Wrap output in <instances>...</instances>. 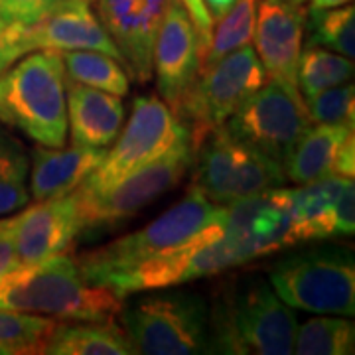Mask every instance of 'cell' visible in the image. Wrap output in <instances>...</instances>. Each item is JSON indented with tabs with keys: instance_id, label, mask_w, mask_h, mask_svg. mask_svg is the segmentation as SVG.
<instances>
[{
	"instance_id": "obj_1",
	"label": "cell",
	"mask_w": 355,
	"mask_h": 355,
	"mask_svg": "<svg viewBox=\"0 0 355 355\" xmlns=\"http://www.w3.org/2000/svg\"><path fill=\"white\" fill-rule=\"evenodd\" d=\"M298 320L263 277L231 280L209 306L207 354L291 355Z\"/></svg>"
},
{
	"instance_id": "obj_2",
	"label": "cell",
	"mask_w": 355,
	"mask_h": 355,
	"mask_svg": "<svg viewBox=\"0 0 355 355\" xmlns=\"http://www.w3.org/2000/svg\"><path fill=\"white\" fill-rule=\"evenodd\" d=\"M125 298L91 284L73 257L55 254L34 265H18L0 280V310L36 314L62 322L111 320Z\"/></svg>"
},
{
	"instance_id": "obj_3",
	"label": "cell",
	"mask_w": 355,
	"mask_h": 355,
	"mask_svg": "<svg viewBox=\"0 0 355 355\" xmlns=\"http://www.w3.org/2000/svg\"><path fill=\"white\" fill-rule=\"evenodd\" d=\"M65 77L60 51L26 53L0 76V123L42 146H65Z\"/></svg>"
},
{
	"instance_id": "obj_4",
	"label": "cell",
	"mask_w": 355,
	"mask_h": 355,
	"mask_svg": "<svg viewBox=\"0 0 355 355\" xmlns=\"http://www.w3.org/2000/svg\"><path fill=\"white\" fill-rule=\"evenodd\" d=\"M221 211L223 205H217L191 188L180 202L144 227L77 257L79 270L91 284L105 286L114 275L188 243L196 233L219 219Z\"/></svg>"
},
{
	"instance_id": "obj_5",
	"label": "cell",
	"mask_w": 355,
	"mask_h": 355,
	"mask_svg": "<svg viewBox=\"0 0 355 355\" xmlns=\"http://www.w3.org/2000/svg\"><path fill=\"white\" fill-rule=\"evenodd\" d=\"M142 292L123 302L119 320L128 340L144 355L207 354L209 304L200 292Z\"/></svg>"
},
{
	"instance_id": "obj_6",
	"label": "cell",
	"mask_w": 355,
	"mask_h": 355,
	"mask_svg": "<svg viewBox=\"0 0 355 355\" xmlns=\"http://www.w3.org/2000/svg\"><path fill=\"white\" fill-rule=\"evenodd\" d=\"M279 298L308 314L354 316L355 263L343 247H316L280 259L268 272Z\"/></svg>"
},
{
	"instance_id": "obj_7",
	"label": "cell",
	"mask_w": 355,
	"mask_h": 355,
	"mask_svg": "<svg viewBox=\"0 0 355 355\" xmlns=\"http://www.w3.org/2000/svg\"><path fill=\"white\" fill-rule=\"evenodd\" d=\"M266 73L249 44L202 65L191 87L174 113L190 132L196 148L211 130L223 127L227 119L265 83Z\"/></svg>"
},
{
	"instance_id": "obj_8",
	"label": "cell",
	"mask_w": 355,
	"mask_h": 355,
	"mask_svg": "<svg viewBox=\"0 0 355 355\" xmlns=\"http://www.w3.org/2000/svg\"><path fill=\"white\" fill-rule=\"evenodd\" d=\"M191 162V140H184L170 148L164 156L130 172L107 190H73L71 200L76 205L79 233L111 229L140 214L144 207L162 198L166 191L178 186L182 178L188 174Z\"/></svg>"
},
{
	"instance_id": "obj_9",
	"label": "cell",
	"mask_w": 355,
	"mask_h": 355,
	"mask_svg": "<svg viewBox=\"0 0 355 355\" xmlns=\"http://www.w3.org/2000/svg\"><path fill=\"white\" fill-rule=\"evenodd\" d=\"M191 188L217 205H229L286 184L284 166L235 140L225 127L193 148Z\"/></svg>"
},
{
	"instance_id": "obj_10",
	"label": "cell",
	"mask_w": 355,
	"mask_h": 355,
	"mask_svg": "<svg viewBox=\"0 0 355 355\" xmlns=\"http://www.w3.org/2000/svg\"><path fill=\"white\" fill-rule=\"evenodd\" d=\"M184 140H190L188 128L160 97H137L127 127L121 128L111 142V150L105 153L101 164L85 178L79 190H107Z\"/></svg>"
},
{
	"instance_id": "obj_11",
	"label": "cell",
	"mask_w": 355,
	"mask_h": 355,
	"mask_svg": "<svg viewBox=\"0 0 355 355\" xmlns=\"http://www.w3.org/2000/svg\"><path fill=\"white\" fill-rule=\"evenodd\" d=\"M223 127L235 140L286 166L312 121L298 87L266 79Z\"/></svg>"
},
{
	"instance_id": "obj_12",
	"label": "cell",
	"mask_w": 355,
	"mask_h": 355,
	"mask_svg": "<svg viewBox=\"0 0 355 355\" xmlns=\"http://www.w3.org/2000/svg\"><path fill=\"white\" fill-rule=\"evenodd\" d=\"M233 266H241L235 251L223 237V211L219 219L196 233L190 241L168 253L153 257L130 270L119 272L105 282L121 298L146 291L170 288L198 279L216 277Z\"/></svg>"
},
{
	"instance_id": "obj_13",
	"label": "cell",
	"mask_w": 355,
	"mask_h": 355,
	"mask_svg": "<svg viewBox=\"0 0 355 355\" xmlns=\"http://www.w3.org/2000/svg\"><path fill=\"white\" fill-rule=\"evenodd\" d=\"M223 237L241 266L296 245L291 190L280 186L223 205Z\"/></svg>"
},
{
	"instance_id": "obj_14",
	"label": "cell",
	"mask_w": 355,
	"mask_h": 355,
	"mask_svg": "<svg viewBox=\"0 0 355 355\" xmlns=\"http://www.w3.org/2000/svg\"><path fill=\"white\" fill-rule=\"evenodd\" d=\"M172 0H95L97 18L137 83L153 79V50Z\"/></svg>"
},
{
	"instance_id": "obj_15",
	"label": "cell",
	"mask_w": 355,
	"mask_h": 355,
	"mask_svg": "<svg viewBox=\"0 0 355 355\" xmlns=\"http://www.w3.org/2000/svg\"><path fill=\"white\" fill-rule=\"evenodd\" d=\"M202 67V46L190 14L172 0L153 50V76L160 99L174 111Z\"/></svg>"
},
{
	"instance_id": "obj_16",
	"label": "cell",
	"mask_w": 355,
	"mask_h": 355,
	"mask_svg": "<svg viewBox=\"0 0 355 355\" xmlns=\"http://www.w3.org/2000/svg\"><path fill=\"white\" fill-rule=\"evenodd\" d=\"M20 265H34L67 253L79 235L71 193L26 205L8 217Z\"/></svg>"
},
{
	"instance_id": "obj_17",
	"label": "cell",
	"mask_w": 355,
	"mask_h": 355,
	"mask_svg": "<svg viewBox=\"0 0 355 355\" xmlns=\"http://www.w3.org/2000/svg\"><path fill=\"white\" fill-rule=\"evenodd\" d=\"M306 32V10L291 0H261L254 22V51L268 79L296 85Z\"/></svg>"
},
{
	"instance_id": "obj_18",
	"label": "cell",
	"mask_w": 355,
	"mask_h": 355,
	"mask_svg": "<svg viewBox=\"0 0 355 355\" xmlns=\"http://www.w3.org/2000/svg\"><path fill=\"white\" fill-rule=\"evenodd\" d=\"M24 40L28 53L36 50H93L123 64L116 46L87 0H60L42 20L26 26Z\"/></svg>"
},
{
	"instance_id": "obj_19",
	"label": "cell",
	"mask_w": 355,
	"mask_h": 355,
	"mask_svg": "<svg viewBox=\"0 0 355 355\" xmlns=\"http://www.w3.org/2000/svg\"><path fill=\"white\" fill-rule=\"evenodd\" d=\"M286 180L302 186L326 176H355V128L312 123L284 166Z\"/></svg>"
},
{
	"instance_id": "obj_20",
	"label": "cell",
	"mask_w": 355,
	"mask_h": 355,
	"mask_svg": "<svg viewBox=\"0 0 355 355\" xmlns=\"http://www.w3.org/2000/svg\"><path fill=\"white\" fill-rule=\"evenodd\" d=\"M67 130L71 144L89 148H107L125 123V105L119 95L87 87L65 77Z\"/></svg>"
},
{
	"instance_id": "obj_21",
	"label": "cell",
	"mask_w": 355,
	"mask_h": 355,
	"mask_svg": "<svg viewBox=\"0 0 355 355\" xmlns=\"http://www.w3.org/2000/svg\"><path fill=\"white\" fill-rule=\"evenodd\" d=\"M105 153L107 148H89L76 144L69 148L36 144L30 153V198H34V202H44L71 193L101 164Z\"/></svg>"
},
{
	"instance_id": "obj_22",
	"label": "cell",
	"mask_w": 355,
	"mask_h": 355,
	"mask_svg": "<svg viewBox=\"0 0 355 355\" xmlns=\"http://www.w3.org/2000/svg\"><path fill=\"white\" fill-rule=\"evenodd\" d=\"M50 355H135L127 331L111 320H79L58 324L46 345Z\"/></svg>"
},
{
	"instance_id": "obj_23",
	"label": "cell",
	"mask_w": 355,
	"mask_h": 355,
	"mask_svg": "<svg viewBox=\"0 0 355 355\" xmlns=\"http://www.w3.org/2000/svg\"><path fill=\"white\" fill-rule=\"evenodd\" d=\"M354 178L326 176L291 190L296 243L334 237V207Z\"/></svg>"
},
{
	"instance_id": "obj_24",
	"label": "cell",
	"mask_w": 355,
	"mask_h": 355,
	"mask_svg": "<svg viewBox=\"0 0 355 355\" xmlns=\"http://www.w3.org/2000/svg\"><path fill=\"white\" fill-rule=\"evenodd\" d=\"M28 174L30 153L10 127L0 123V217L12 216L30 203Z\"/></svg>"
},
{
	"instance_id": "obj_25",
	"label": "cell",
	"mask_w": 355,
	"mask_h": 355,
	"mask_svg": "<svg viewBox=\"0 0 355 355\" xmlns=\"http://www.w3.org/2000/svg\"><path fill=\"white\" fill-rule=\"evenodd\" d=\"M65 76L87 87L101 89L119 97H125L130 89V77L123 64L114 58L93 50L60 51Z\"/></svg>"
},
{
	"instance_id": "obj_26",
	"label": "cell",
	"mask_w": 355,
	"mask_h": 355,
	"mask_svg": "<svg viewBox=\"0 0 355 355\" xmlns=\"http://www.w3.org/2000/svg\"><path fill=\"white\" fill-rule=\"evenodd\" d=\"M354 60H347L336 51L306 46L300 51L296 67V85L304 99H310L326 89L349 83L354 77Z\"/></svg>"
},
{
	"instance_id": "obj_27",
	"label": "cell",
	"mask_w": 355,
	"mask_h": 355,
	"mask_svg": "<svg viewBox=\"0 0 355 355\" xmlns=\"http://www.w3.org/2000/svg\"><path fill=\"white\" fill-rule=\"evenodd\" d=\"M355 347V326L347 318L318 314L296 328L294 354L298 355H349Z\"/></svg>"
},
{
	"instance_id": "obj_28",
	"label": "cell",
	"mask_w": 355,
	"mask_h": 355,
	"mask_svg": "<svg viewBox=\"0 0 355 355\" xmlns=\"http://www.w3.org/2000/svg\"><path fill=\"white\" fill-rule=\"evenodd\" d=\"M257 8L259 0H235L227 12L217 18V24L211 28L207 50L202 58V65L214 64L219 58L253 42Z\"/></svg>"
},
{
	"instance_id": "obj_29",
	"label": "cell",
	"mask_w": 355,
	"mask_h": 355,
	"mask_svg": "<svg viewBox=\"0 0 355 355\" xmlns=\"http://www.w3.org/2000/svg\"><path fill=\"white\" fill-rule=\"evenodd\" d=\"M55 320L36 314L0 310V355H42Z\"/></svg>"
},
{
	"instance_id": "obj_30",
	"label": "cell",
	"mask_w": 355,
	"mask_h": 355,
	"mask_svg": "<svg viewBox=\"0 0 355 355\" xmlns=\"http://www.w3.org/2000/svg\"><path fill=\"white\" fill-rule=\"evenodd\" d=\"M306 46H320L354 60L355 55V8L343 4L338 8L306 14Z\"/></svg>"
},
{
	"instance_id": "obj_31",
	"label": "cell",
	"mask_w": 355,
	"mask_h": 355,
	"mask_svg": "<svg viewBox=\"0 0 355 355\" xmlns=\"http://www.w3.org/2000/svg\"><path fill=\"white\" fill-rule=\"evenodd\" d=\"M354 83H343L338 87L326 89L310 99H304L306 109L312 123L340 125L355 128V95Z\"/></svg>"
},
{
	"instance_id": "obj_32",
	"label": "cell",
	"mask_w": 355,
	"mask_h": 355,
	"mask_svg": "<svg viewBox=\"0 0 355 355\" xmlns=\"http://www.w3.org/2000/svg\"><path fill=\"white\" fill-rule=\"evenodd\" d=\"M60 0H0V22L32 26L42 20Z\"/></svg>"
},
{
	"instance_id": "obj_33",
	"label": "cell",
	"mask_w": 355,
	"mask_h": 355,
	"mask_svg": "<svg viewBox=\"0 0 355 355\" xmlns=\"http://www.w3.org/2000/svg\"><path fill=\"white\" fill-rule=\"evenodd\" d=\"M24 28L26 26L0 22V76L28 53Z\"/></svg>"
},
{
	"instance_id": "obj_34",
	"label": "cell",
	"mask_w": 355,
	"mask_h": 355,
	"mask_svg": "<svg viewBox=\"0 0 355 355\" xmlns=\"http://www.w3.org/2000/svg\"><path fill=\"white\" fill-rule=\"evenodd\" d=\"M355 231V190L354 182L345 186L334 207V237L354 235Z\"/></svg>"
},
{
	"instance_id": "obj_35",
	"label": "cell",
	"mask_w": 355,
	"mask_h": 355,
	"mask_svg": "<svg viewBox=\"0 0 355 355\" xmlns=\"http://www.w3.org/2000/svg\"><path fill=\"white\" fill-rule=\"evenodd\" d=\"M184 4V8L190 14L191 22L198 30V36H200V46H202V58L205 50H207V44H209V36H211V28H214V18L205 6V0H180Z\"/></svg>"
},
{
	"instance_id": "obj_36",
	"label": "cell",
	"mask_w": 355,
	"mask_h": 355,
	"mask_svg": "<svg viewBox=\"0 0 355 355\" xmlns=\"http://www.w3.org/2000/svg\"><path fill=\"white\" fill-rule=\"evenodd\" d=\"M20 265L8 217H0V280Z\"/></svg>"
},
{
	"instance_id": "obj_37",
	"label": "cell",
	"mask_w": 355,
	"mask_h": 355,
	"mask_svg": "<svg viewBox=\"0 0 355 355\" xmlns=\"http://www.w3.org/2000/svg\"><path fill=\"white\" fill-rule=\"evenodd\" d=\"M233 2H235V0H205V6H207V10H209L214 22H216L219 16H223V14L227 12L229 6H231Z\"/></svg>"
},
{
	"instance_id": "obj_38",
	"label": "cell",
	"mask_w": 355,
	"mask_h": 355,
	"mask_svg": "<svg viewBox=\"0 0 355 355\" xmlns=\"http://www.w3.org/2000/svg\"><path fill=\"white\" fill-rule=\"evenodd\" d=\"M308 2H310L308 12H316V10H328V8H338L343 4H349L352 0H308Z\"/></svg>"
},
{
	"instance_id": "obj_39",
	"label": "cell",
	"mask_w": 355,
	"mask_h": 355,
	"mask_svg": "<svg viewBox=\"0 0 355 355\" xmlns=\"http://www.w3.org/2000/svg\"><path fill=\"white\" fill-rule=\"evenodd\" d=\"M291 2H294V4H302V6H304L308 0H291Z\"/></svg>"
},
{
	"instance_id": "obj_40",
	"label": "cell",
	"mask_w": 355,
	"mask_h": 355,
	"mask_svg": "<svg viewBox=\"0 0 355 355\" xmlns=\"http://www.w3.org/2000/svg\"><path fill=\"white\" fill-rule=\"evenodd\" d=\"M87 2H93V0H87Z\"/></svg>"
}]
</instances>
